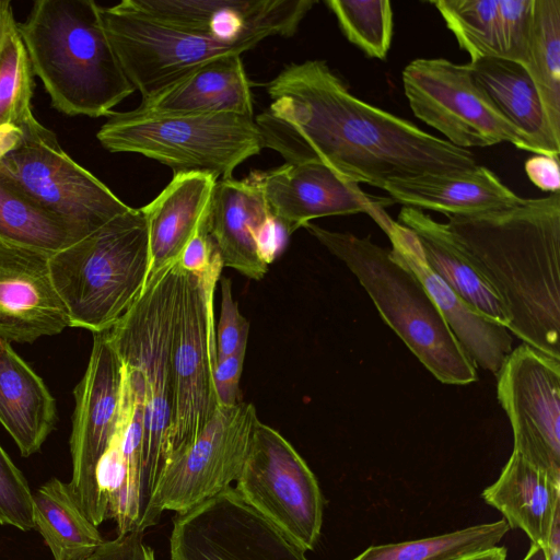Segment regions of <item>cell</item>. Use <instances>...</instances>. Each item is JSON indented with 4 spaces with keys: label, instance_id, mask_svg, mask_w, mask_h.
Returning a JSON list of instances; mask_svg holds the SVG:
<instances>
[{
    "label": "cell",
    "instance_id": "1",
    "mask_svg": "<svg viewBox=\"0 0 560 560\" xmlns=\"http://www.w3.org/2000/svg\"><path fill=\"white\" fill-rule=\"evenodd\" d=\"M266 91L271 103L254 120L261 148L285 163H323L351 183L377 188L478 165L471 151L351 94L324 60L285 66Z\"/></svg>",
    "mask_w": 560,
    "mask_h": 560
},
{
    "label": "cell",
    "instance_id": "2",
    "mask_svg": "<svg viewBox=\"0 0 560 560\" xmlns=\"http://www.w3.org/2000/svg\"><path fill=\"white\" fill-rule=\"evenodd\" d=\"M447 219L508 307V330L560 360V192Z\"/></svg>",
    "mask_w": 560,
    "mask_h": 560
},
{
    "label": "cell",
    "instance_id": "3",
    "mask_svg": "<svg viewBox=\"0 0 560 560\" xmlns=\"http://www.w3.org/2000/svg\"><path fill=\"white\" fill-rule=\"evenodd\" d=\"M93 0H37L16 22L33 73L51 106L68 116L97 118L135 92Z\"/></svg>",
    "mask_w": 560,
    "mask_h": 560
},
{
    "label": "cell",
    "instance_id": "4",
    "mask_svg": "<svg viewBox=\"0 0 560 560\" xmlns=\"http://www.w3.org/2000/svg\"><path fill=\"white\" fill-rule=\"evenodd\" d=\"M303 228L348 267L384 322L438 381L448 385L477 381V366L412 270L369 236L331 231L311 222Z\"/></svg>",
    "mask_w": 560,
    "mask_h": 560
},
{
    "label": "cell",
    "instance_id": "5",
    "mask_svg": "<svg viewBox=\"0 0 560 560\" xmlns=\"http://www.w3.org/2000/svg\"><path fill=\"white\" fill-rule=\"evenodd\" d=\"M179 278L177 261L160 270L147 281L131 307L106 330L124 365L136 377L142 397L140 522L171 455V351Z\"/></svg>",
    "mask_w": 560,
    "mask_h": 560
},
{
    "label": "cell",
    "instance_id": "6",
    "mask_svg": "<svg viewBox=\"0 0 560 560\" xmlns=\"http://www.w3.org/2000/svg\"><path fill=\"white\" fill-rule=\"evenodd\" d=\"M49 267L70 327L93 334L108 330L147 283L149 233L141 209L130 208L51 255Z\"/></svg>",
    "mask_w": 560,
    "mask_h": 560
},
{
    "label": "cell",
    "instance_id": "7",
    "mask_svg": "<svg viewBox=\"0 0 560 560\" xmlns=\"http://www.w3.org/2000/svg\"><path fill=\"white\" fill-rule=\"evenodd\" d=\"M107 117L96 133L104 149L142 154L174 174L232 178L241 163L262 149L255 120L248 116L160 114L138 107Z\"/></svg>",
    "mask_w": 560,
    "mask_h": 560
},
{
    "label": "cell",
    "instance_id": "8",
    "mask_svg": "<svg viewBox=\"0 0 560 560\" xmlns=\"http://www.w3.org/2000/svg\"><path fill=\"white\" fill-rule=\"evenodd\" d=\"M222 269L196 276L180 268L171 351L170 457L188 447L220 407L213 378L218 364L214 293Z\"/></svg>",
    "mask_w": 560,
    "mask_h": 560
},
{
    "label": "cell",
    "instance_id": "9",
    "mask_svg": "<svg viewBox=\"0 0 560 560\" xmlns=\"http://www.w3.org/2000/svg\"><path fill=\"white\" fill-rule=\"evenodd\" d=\"M104 28L120 66L142 100L150 98L205 63L242 55L267 33L223 38L176 30L131 9L126 1L100 7Z\"/></svg>",
    "mask_w": 560,
    "mask_h": 560
},
{
    "label": "cell",
    "instance_id": "10",
    "mask_svg": "<svg viewBox=\"0 0 560 560\" xmlns=\"http://www.w3.org/2000/svg\"><path fill=\"white\" fill-rule=\"evenodd\" d=\"M405 95L413 115L466 149L509 142L541 154L534 142L513 126L476 81L469 65L444 58H418L402 70Z\"/></svg>",
    "mask_w": 560,
    "mask_h": 560
},
{
    "label": "cell",
    "instance_id": "11",
    "mask_svg": "<svg viewBox=\"0 0 560 560\" xmlns=\"http://www.w3.org/2000/svg\"><path fill=\"white\" fill-rule=\"evenodd\" d=\"M259 419L250 402L219 407L196 440L170 457L139 526L156 525L165 511L183 514L236 481Z\"/></svg>",
    "mask_w": 560,
    "mask_h": 560
},
{
    "label": "cell",
    "instance_id": "12",
    "mask_svg": "<svg viewBox=\"0 0 560 560\" xmlns=\"http://www.w3.org/2000/svg\"><path fill=\"white\" fill-rule=\"evenodd\" d=\"M235 490L302 550H313L323 526L318 481L295 448L260 420Z\"/></svg>",
    "mask_w": 560,
    "mask_h": 560
},
{
    "label": "cell",
    "instance_id": "13",
    "mask_svg": "<svg viewBox=\"0 0 560 560\" xmlns=\"http://www.w3.org/2000/svg\"><path fill=\"white\" fill-rule=\"evenodd\" d=\"M171 560H307L305 551L230 487L176 514Z\"/></svg>",
    "mask_w": 560,
    "mask_h": 560
},
{
    "label": "cell",
    "instance_id": "14",
    "mask_svg": "<svg viewBox=\"0 0 560 560\" xmlns=\"http://www.w3.org/2000/svg\"><path fill=\"white\" fill-rule=\"evenodd\" d=\"M497 374V396L511 422L513 451L560 481V360L523 342Z\"/></svg>",
    "mask_w": 560,
    "mask_h": 560
},
{
    "label": "cell",
    "instance_id": "15",
    "mask_svg": "<svg viewBox=\"0 0 560 560\" xmlns=\"http://www.w3.org/2000/svg\"><path fill=\"white\" fill-rule=\"evenodd\" d=\"M93 335L88 368L73 392L69 485L80 509L97 527L106 521L97 469L117 427L124 364L107 331Z\"/></svg>",
    "mask_w": 560,
    "mask_h": 560
},
{
    "label": "cell",
    "instance_id": "16",
    "mask_svg": "<svg viewBox=\"0 0 560 560\" xmlns=\"http://www.w3.org/2000/svg\"><path fill=\"white\" fill-rule=\"evenodd\" d=\"M0 172L58 217L86 234L131 207L73 161L57 138L22 142L0 158Z\"/></svg>",
    "mask_w": 560,
    "mask_h": 560
},
{
    "label": "cell",
    "instance_id": "17",
    "mask_svg": "<svg viewBox=\"0 0 560 560\" xmlns=\"http://www.w3.org/2000/svg\"><path fill=\"white\" fill-rule=\"evenodd\" d=\"M262 192L272 217L291 235L313 219L353 213L373 218L394 203L393 199L364 194L323 163H284L247 177Z\"/></svg>",
    "mask_w": 560,
    "mask_h": 560
},
{
    "label": "cell",
    "instance_id": "18",
    "mask_svg": "<svg viewBox=\"0 0 560 560\" xmlns=\"http://www.w3.org/2000/svg\"><path fill=\"white\" fill-rule=\"evenodd\" d=\"M136 12L170 27L240 38L254 33L289 37L314 0H125Z\"/></svg>",
    "mask_w": 560,
    "mask_h": 560
},
{
    "label": "cell",
    "instance_id": "19",
    "mask_svg": "<svg viewBox=\"0 0 560 560\" xmlns=\"http://www.w3.org/2000/svg\"><path fill=\"white\" fill-rule=\"evenodd\" d=\"M51 255L0 241V338L32 343L70 327L50 272Z\"/></svg>",
    "mask_w": 560,
    "mask_h": 560
},
{
    "label": "cell",
    "instance_id": "20",
    "mask_svg": "<svg viewBox=\"0 0 560 560\" xmlns=\"http://www.w3.org/2000/svg\"><path fill=\"white\" fill-rule=\"evenodd\" d=\"M373 220L389 237L392 257L419 278L474 364L497 374L513 350L508 328L474 310L428 267L411 231L393 221L385 211Z\"/></svg>",
    "mask_w": 560,
    "mask_h": 560
},
{
    "label": "cell",
    "instance_id": "21",
    "mask_svg": "<svg viewBox=\"0 0 560 560\" xmlns=\"http://www.w3.org/2000/svg\"><path fill=\"white\" fill-rule=\"evenodd\" d=\"M142 434L139 384L124 365L117 427L97 469L105 516L116 522L118 535L139 527Z\"/></svg>",
    "mask_w": 560,
    "mask_h": 560
},
{
    "label": "cell",
    "instance_id": "22",
    "mask_svg": "<svg viewBox=\"0 0 560 560\" xmlns=\"http://www.w3.org/2000/svg\"><path fill=\"white\" fill-rule=\"evenodd\" d=\"M272 219L261 190L247 178L217 180L208 211L209 233L223 267L260 280L268 271L258 250V236Z\"/></svg>",
    "mask_w": 560,
    "mask_h": 560
},
{
    "label": "cell",
    "instance_id": "23",
    "mask_svg": "<svg viewBox=\"0 0 560 560\" xmlns=\"http://www.w3.org/2000/svg\"><path fill=\"white\" fill-rule=\"evenodd\" d=\"M396 222L413 233L428 267L462 300L485 317L509 326L511 317L503 300L446 223L411 207H402Z\"/></svg>",
    "mask_w": 560,
    "mask_h": 560
},
{
    "label": "cell",
    "instance_id": "24",
    "mask_svg": "<svg viewBox=\"0 0 560 560\" xmlns=\"http://www.w3.org/2000/svg\"><path fill=\"white\" fill-rule=\"evenodd\" d=\"M218 178L200 172L177 173L147 206L150 268L147 281L176 262L208 213Z\"/></svg>",
    "mask_w": 560,
    "mask_h": 560
},
{
    "label": "cell",
    "instance_id": "25",
    "mask_svg": "<svg viewBox=\"0 0 560 560\" xmlns=\"http://www.w3.org/2000/svg\"><path fill=\"white\" fill-rule=\"evenodd\" d=\"M394 202L447 215L477 214L520 203L518 197L489 168L392 179L381 188Z\"/></svg>",
    "mask_w": 560,
    "mask_h": 560
},
{
    "label": "cell",
    "instance_id": "26",
    "mask_svg": "<svg viewBox=\"0 0 560 560\" xmlns=\"http://www.w3.org/2000/svg\"><path fill=\"white\" fill-rule=\"evenodd\" d=\"M139 108L160 114L253 117V96L241 55L211 60L154 96Z\"/></svg>",
    "mask_w": 560,
    "mask_h": 560
},
{
    "label": "cell",
    "instance_id": "27",
    "mask_svg": "<svg viewBox=\"0 0 560 560\" xmlns=\"http://www.w3.org/2000/svg\"><path fill=\"white\" fill-rule=\"evenodd\" d=\"M56 419V402L44 381L0 338V423L22 456L40 450Z\"/></svg>",
    "mask_w": 560,
    "mask_h": 560
},
{
    "label": "cell",
    "instance_id": "28",
    "mask_svg": "<svg viewBox=\"0 0 560 560\" xmlns=\"http://www.w3.org/2000/svg\"><path fill=\"white\" fill-rule=\"evenodd\" d=\"M510 528L522 529L532 544H547L555 517L560 513V481L512 452L499 478L482 492Z\"/></svg>",
    "mask_w": 560,
    "mask_h": 560
},
{
    "label": "cell",
    "instance_id": "29",
    "mask_svg": "<svg viewBox=\"0 0 560 560\" xmlns=\"http://www.w3.org/2000/svg\"><path fill=\"white\" fill-rule=\"evenodd\" d=\"M468 65L501 114L525 133L541 154L559 158L560 137L550 125L526 67L500 57L479 58Z\"/></svg>",
    "mask_w": 560,
    "mask_h": 560
},
{
    "label": "cell",
    "instance_id": "30",
    "mask_svg": "<svg viewBox=\"0 0 560 560\" xmlns=\"http://www.w3.org/2000/svg\"><path fill=\"white\" fill-rule=\"evenodd\" d=\"M33 520L54 560H84L105 541L80 509L70 485L58 478L33 493Z\"/></svg>",
    "mask_w": 560,
    "mask_h": 560
},
{
    "label": "cell",
    "instance_id": "31",
    "mask_svg": "<svg viewBox=\"0 0 560 560\" xmlns=\"http://www.w3.org/2000/svg\"><path fill=\"white\" fill-rule=\"evenodd\" d=\"M86 235L0 172V241L54 255Z\"/></svg>",
    "mask_w": 560,
    "mask_h": 560
},
{
    "label": "cell",
    "instance_id": "32",
    "mask_svg": "<svg viewBox=\"0 0 560 560\" xmlns=\"http://www.w3.org/2000/svg\"><path fill=\"white\" fill-rule=\"evenodd\" d=\"M33 74L30 58L14 21L5 34L0 50V127L16 128L25 141H47L57 137L33 114Z\"/></svg>",
    "mask_w": 560,
    "mask_h": 560
},
{
    "label": "cell",
    "instance_id": "33",
    "mask_svg": "<svg viewBox=\"0 0 560 560\" xmlns=\"http://www.w3.org/2000/svg\"><path fill=\"white\" fill-rule=\"evenodd\" d=\"M509 530L508 523L500 520L421 539L374 545L352 560H457L498 546Z\"/></svg>",
    "mask_w": 560,
    "mask_h": 560
},
{
    "label": "cell",
    "instance_id": "34",
    "mask_svg": "<svg viewBox=\"0 0 560 560\" xmlns=\"http://www.w3.org/2000/svg\"><path fill=\"white\" fill-rule=\"evenodd\" d=\"M550 125L560 137V0H534L527 62Z\"/></svg>",
    "mask_w": 560,
    "mask_h": 560
},
{
    "label": "cell",
    "instance_id": "35",
    "mask_svg": "<svg viewBox=\"0 0 560 560\" xmlns=\"http://www.w3.org/2000/svg\"><path fill=\"white\" fill-rule=\"evenodd\" d=\"M432 4L470 61L501 58L498 0H436Z\"/></svg>",
    "mask_w": 560,
    "mask_h": 560
},
{
    "label": "cell",
    "instance_id": "36",
    "mask_svg": "<svg viewBox=\"0 0 560 560\" xmlns=\"http://www.w3.org/2000/svg\"><path fill=\"white\" fill-rule=\"evenodd\" d=\"M347 39L366 56L384 60L393 38V9L388 0H328Z\"/></svg>",
    "mask_w": 560,
    "mask_h": 560
},
{
    "label": "cell",
    "instance_id": "37",
    "mask_svg": "<svg viewBox=\"0 0 560 560\" xmlns=\"http://www.w3.org/2000/svg\"><path fill=\"white\" fill-rule=\"evenodd\" d=\"M0 524L21 530L34 528L33 493L28 483L0 445Z\"/></svg>",
    "mask_w": 560,
    "mask_h": 560
},
{
    "label": "cell",
    "instance_id": "38",
    "mask_svg": "<svg viewBox=\"0 0 560 560\" xmlns=\"http://www.w3.org/2000/svg\"><path fill=\"white\" fill-rule=\"evenodd\" d=\"M501 58L526 65L534 0H498Z\"/></svg>",
    "mask_w": 560,
    "mask_h": 560
},
{
    "label": "cell",
    "instance_id": "39",
    "mask_svg": "<svg viewBox=\"0 0 560 560\" xmlns=\"http://www.w3.org/2000/svg\"><path fill=\"white\" fill-rule=\"evenodd\" d=\"M221 307L219 322L215 327L218 362L247 347L249 323L240 313L232 293V282L229 278L220 279Z\"/></svg>",
    "mask_w": 560,
    "mask_h": 560
},
{
    "label": "cell",
    "instance_id": "40",
    "mask_svg": "<svg viewBox=\"0 0 560 560\" xmlns=\"http://www.w3.org/2000/svg\"><path fill=\"white\" fill-rule=\"evenodd\" d=\"M177 262L183 270L196 276L223 267L220 253L209 233L208 213L184 248Z\"/></svg>",
    "mask_w": 560,
    "mask_h": 560
},
{
    "label": "cell",
    "instance_id": "41",
    "mask_svg": "<svg viewBox=\"0 0 560 560\" xmlns=\"http://www.w3.org/2000/svg\"><path fill=\"white\" fill-rule=\"evenodd\" d=\"M84 560H155V556L144 541V532L133 530L105 540Z\"/></svg>",
    "mask_w": 560,
    "mask_h": 560
},
{
    "label": "cell",
    "instance_id": "42",
    "mask_svg": "<svg viewBox=\"0 0 560 560\" xmlns=\"http://www.w3.org/2000/svg\"><path fill=\"white\" fill-rule=\"evenodd\" d=\"M246 348L219 361L214 371V387L220 407H233L242 402L240 380L242 375Z\"/></svg>",
    "mask_w": 560,
    "mask_h": 560
},
{
    "label": "cell",
    "instance_id": "43",
    "mask_svg": "<svg viewBox=\"0 0 560 560\" xmlns=\"http://www.w3.org/2000/svg\"><path fill=\"white\" fill-rule=\"evenodd\" d=\"M524 168L529 180L539 189L551 194L559 192V158L534 154L526 160Z\"/></svg>",
    "mask_w": 560,
    "mask_h": 560
},
{
    "label": "cell",
    "instance_id": "44",
    "mask_svg": "<svg viewBox=\"0 0 560 560\" xmlns=\"http://www.w3.org/2000/svg\"><path fill=\"white\" fill-rule=\"evenodd\" d=\"M542 548L546 560H560V513L555 517L547 544Z\"/></svg>",
    "mask_w": 560,
    "mask_h": 560
},
{
    "label": "cell",
    "instance_id": "45",
    "mask_svg": "<svg viewBox=\"0 0 560 560\" xmlns=\"http://www.w3.org/2000/svg\"><path fill=\"white\" fill-rule=\"evenodd\" d=\"M22 133L14 127H0V158L22 142Z\"/></svg>",
    "mask_w": 560,
    "mask_h": 560
},
{
    "label": "cell",
    "instance_id": "46",
    "mask_svg": "<svg viewBox=\"0 0 560 560\" xmlns=\"http://www.w3.org/2000/svg\"><path fill=\"white\" fill-rule=\"evenodd\" d=\"M457 560H506V549L505 547L498 545L487 550L465 556Z\"/></svg>",
    "mask_w": 560,
    "mask_h": 560
},
{
    "label": "cell",
    "instance_id": "47",
    "mask_svg": "<svg viewBox=\"0 0 560 560\" xmlns=\"http://www.w3.org/2000/svg\"><path fill=\"white\" fill-rule=\"evenodd\" d=\"M11 2L7 0H0V50L2 47L3 39L10 27L14 22Z\"/></svg>",
    "mask_w": 560,
    "mask_h": 560
},
{
    "label": "cell",
    "instance_id": "48",
    "mask_svg": "<svg viewBox=\"0 0 560 560\" xmlns=\"http://www.w3.org/2000/svg\"><path fill=\"white\" fill-rule=\"evenodd\" d=\"M523 560H546L544 548L537 544H530V547Z\"/></svg>",
    "mask_w": 560,
    "mask_h": 560
}]
</instances>
